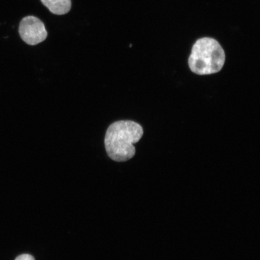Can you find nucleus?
<instances>
[{"label":"nucleus","instance_id":"obj_1","mask_svg":"<svg viewBox=\"0 0 260 260\" xmlns=\"http://www.w3.org/2000/svg\"><path fill=\"white\" fill-rule=\"evenodd\" d=\"M144 135V129L138 123L132 121H119L109 126L105 136V147L112 160L124 162L136 154L135 144Z\"/></svg>","mask_w":260,"mask_h":260},{"label":"nucleus","instance_id":"obj_2","mask_svg":"<svg viewBox=\"0 0 260 260\" xmlns=\"http://www.w3.org/2000/svg\"><path fill=\"white\" fill-rule=\"evenodd\" d=\"M225 61V51L219 42L213 38H203L193 45L188 66L193 73L204 76L219 72Z\"/></svg>","mask_w":260,"mask_h":260},{"label":"nucleus","instance_id":"obj_3","mask_svg":"<svg viewBox=\"0 0 260 260\" xmlns=\"http://www.w3.org/2000/svg\"><path fill=\"white\" fill-rule=\"evenodd\" d=\"M19 32L26 44L36 45L46 40L48 32L40 19L28 16L22 19L19 24Z\"/></svg>","mask_w":260,"mask_h":260},{"label":"nucleus","instance_id":"obj_4","mask_svg":"<svg viewBox=\"0 0 260 260\" xmlns=\"http://www.w3.org/2000/svg\"><path fill=\"white\" fill-rule=\"evenodd\" d=\"M41 2L49 11L56 15L66 14L71 8V0H41Z\"/></svg>","mask_w":260,"mask_h":260},{"label":"nucleus","instance_id":"obj_5","mask_svg":"<svg viewBox=\"0 0 260 260\" xmlns=\"http://www.w3.org/2000/svg\"><path fill=\"white\" fill-rule=\"evenodd\" d=\"M15 260H35L34 256L29 254L19 255Z\"/></svg>","mask_w":260,"mask_h":260}]
</instances>
